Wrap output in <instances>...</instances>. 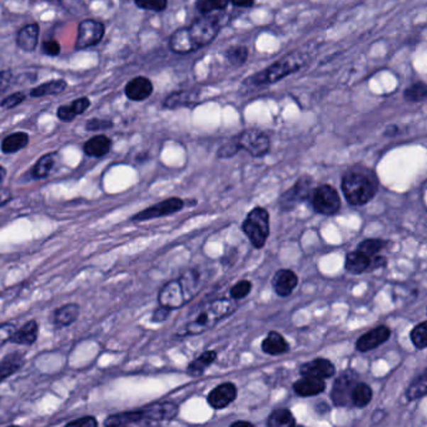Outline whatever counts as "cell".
<instances>
[{
  "mask_svg": "<svg viewBox=\"0 0 427 427\" xmlns=\"http://www.w3.org/2000/svg\"><path fill=\"white\" fill-rule=\"evenodd\" d=\"M201 273L196 268L187 270L177 279L167 282L158 294V302L168 310H178L197 294Z\"/></svg>",
  "mask_w": 427,
  "mask_h": 427,
  "instance_id": "1",
  "label": "cell"
},
{
  "mask_svg": "<svg viewBox=\"0 0 427 427\" xmlns=\"http://www.w3.org/2000/svg\"><path fill=\"white\" fill-rule=\"evenodd\" d=\"M238 309L233 299H214L207 304L192 321H189L186 326V332L189 336L201 335L203 332L214 328L218 322L235 314Z\"/></svg>",
  "mask_w": 427,
  "mask_h": 427,
  "instance_id": "2",
  "label": "cell"
},
{
  "mask_svg": "<svg viewBox=\"0 0 427 427\" xmlns=\"http://www.w3.org/2000/svg\"><path fill=\"white\" fill-rule=\"evenodd\" d=\"M341 189L351 206H363L372 201L377 192V183L362 172L351 171L342 177Z\"/></svg>",
  "mask_w": 427,
  "mask_h": 427,
  "instance_id": "3",
  "label": "cell"
},
{
  "mask_svg": "<svg viewBox=\"0 0 427 427\" xmlns=\"http://www.w3.org/2000/svg\"><path fill=\"white\" fill-rule=\"evenodd\" d=\"M306 63L307 62H306V57L304 54L294 52L289 55H284L283 58L278 59L277 62H274L266 70L252 75L250 79L246 80V83H251L253 86L272 84L278 80L283 79L284 77L301 70Z\"/></svg>",
  "mask_w": 427,
  "mask_h": 427,
  "instance_id": "4",
  "label": "cell"
},
{
  "mask_svg": "<svg viewBox=\"0 0 427 427\" xmlns=\"http://www.w3.org/2000/svg\"><path fill=\"white\" fill-rule=\"evenodd\" d=\"M242 231L248 237L252 246L261 250L270 237V214L266 209L257 206L250 211L242 223Z\"/></svg>",
  "mask_w": 427,
  "mask_h": 427,
  "instance_id": "5",
  "label": "cell"
},
{
  "mask_svg": "<svg viewBox=\"0 0 427 427\" xmlns=\"http://www.w3.org/2000/svg\"><path fill=\"white\" fill-rule=\"evenodd\" d=\"M233 139L238 150H246L247 153L256 158L267 155L271 148L270 137L258 129H246Z\"/></svg>",
  "mask_w": 427,
  "mask_h": 427,
  "instance_id": "6",
  "label": "cell"
},
{
  "mask_svg": "<svg viewBox=\"0 0 427 427\" xmlns=\"http://www.w3.org/2000/svg\"><path fill=\"white\" fill-rule=\"evenodd\" d=\"M310 199L312 207L318 214L333 216L341 209V198L331 184H321L314 188Z\"/></svg>",
  "mask_w": 427,
  "mask_h": 427,
  "instance_id": "7",
  "label": "cell"
},
{
  "mask_svg": "<svg viewBox=\"0 0 427 427\" xmlns=\"http://www.w3.org/2000/svg\"><path fill=\"white\" fill-rule=\"evenodd\" d=\"M314 192V179L310 176H302L296 182L294 187L283 193L278 199V206L283 212H289L297 207L299 203L306 202Z\"/></svg>",
  "mask_w": 427,
  "mask_h": 427,
  "instance_id": "8",
  "label": "cell"
},
{
  "mask_svg": "<svg viewBox=\"0 0 427 427\" xmlns=\"http://www.w3.org/2000/svg\"><path fill=\"white\" fill-rule=\"evenodd\" d=\"M358 382V374L353 369L345 370L335 379L331 400L336 407H351V391Z\"/></svg>",
  "mask_w": 427,
  "mask_h": 427,
  "instance_id": "9",
  "label": "cell"
},
{
  "mask_svg": "<svg viewBox=\"0 0 427 427\" xmlns=\"http://www.w3.org/2000/svg\"><path fill=\"white\" fill-rule=\"evenodd\" d=\"M188 32L194 44L197 45V48H202L207 44L212 43L214 38L217 37L219 32V23L217 18L204 14V16L198 18L197 21H194L188 27Z\"/></svg>",
  "mask_w": 427,
  "mask_h": 427,
  "instance_id": "10",
  "label": "cell"
},
{
  "mask_svg": "<svg viewBox=\"0 0 427 427\" xmlns=\"http://www.w3.org/2000/svg\"><path fill=\"white\" fill-rule=\"evenodd\" d=\"M183 209H184V201L182 198L171 197L162 201V202L155 203L148 209H143L138 214H134L131 221L145 222V221H150V219L162 218V217H167V216L177 214Z\"/></svg>",
  "mask_w": 427,
  "mask_h": 427,
  "instance_id": "11",
  "label": "cell"
},
{
  "mask_svg": "<svg viewBox=\"0 0 427 427\" xmlns=\"http://www.w3.org/2000/svg\"><path fill=\"white\" fill-rule=\"evenodd\" d=\"M106 33V27L101 22L96 19H86L80 22L77 33V40H75V49L91 48L96 44H99Z\"/></svg>",
  "mask_w": 427,
  "mask_h": 427,
  "instance_id": "12",
  "label": "cell"
},
{
  "mask_svg": "<svg viewBox=\"0 0 427 427\" xmlns=\"http://www.w3.org/2000/svg\"><path fill=\"white\" fill-rule=\"evenodd\" d=\"M142 410L143 422L172 421L176 418L179 407L174 402H157L153 405L147 406Z\"/></svg>",
  "mask_w": 427,
  "mask_h": 427,
  "instance_id": "13",
  "label": "cell"
},
{
  "mask_svg": "<svg viewBox=\"0 0 427 427\" xmlns=\"http://www.w3.org/2000/svg\"><path fill=\"white\" fill-rule=\"evenodd\" d=\"M237 395L238 390L233 382H223L209 392L207 402L214 410H225L226 407L235 402Z\"/></svg>",
  "mask_w": 427,
  "mask_h": 427,
  "instance_id": "14",
  "label": "cell"
},
{
  "mask_svg": "<svg viewBox=\"0 0 427 427\" xmlns=\"http://www.w3.org/2000/svg\"><path fill=\"white\" fill-rule=\"evenodd\" d=\"M390 336V327L384 326V325L375 327L358 338L355 348L357 350L358 353H369L375 348H379L381 345H384V342L389 341Z\"/></svg>",
  "mask_w": 427,
  "mask_h": 427,
  "instance_id": "15",
  "label": "cell"
},
{
  "mask_svg": "<svg viewBox=\"0 0 427 427\" xmlns=\"http://www.w3.org/2000/svg\"><path fill=\"white\" fill-rule=\"evenodd\" d=\"M299 374L315 379H328L336 374V367L327 358H316L310 362L304 363L299 369Z\"/></svg>",
  "mask_w": 427,
  "mask_h": 427,
  "instance_id": "16",
  "label": "cell"
},
{
  "mask_svg": "<svg viewBox=\"0 0 427 427\" xmlns=\"http://www.w3.org/2000/svg\"><path fill=\"white\" fill-rule=\"evenodd\" d=\"M299 284V276L291 270H278L273 274L272 287L279 297H289Z\"/></svg>",
  "mask_w": 427,
  "mask_h": 427,
  "instance_id": "17",
  "label": "cell"
},
{
  "mask_svg": "<svg viewBox=\"0 0 427 427\" xmlns=\"http://www.w3.org/2000/svg\"><path fill=\"white\" fill-rule=\"evenodd\" d=\"M124 93L131 101H145L153 93V84L150 79L145 77H135L127 83V86L124 88Z\"/></svg>",
  "mask_w": 427,
  "mask_h": 427,
  "instance_id": "18",
  "label": "cell"
},
{
  "mask_svg": "<svg viewBox=\"0 0 427 427\" xmlns=\"http://www.w3.org/2000/svg\"><path fill=\"white\" fill-rule=\"evenodd\" d=\"M326 390L325 379H315L309 376H302V379H297L294 384V391L301 397H311V396L321 395Z\"/></svg>",
  "mask_w": 427,
  "mask_h": 427,
  "instance_id": "19",
  "label": "cell"
},
{
  "mask_svg": "<svg viewBox=\"0 0 427 427\" xmlns=\"http://www.w3.org/2000/svg\"><path fill=\"white\" fill-rule=\"evenodd\" d=\"M170 48L177 54L193 53L198 49L189 35L188 28H181L172 34L170 38Z\"/></svg>",
  "mask_w": 427,
  "mask_h": 427,
  "instance_id": "20",
  "label": "cell"
},
{
  "mask_svg": "<svg viewBox=\"0 0 427 427\" xmlns=\"http://www.w3.org/2000/svg\"><path fill=\"white\" fill-rule=\"evenodd\" d=\"M262 351L270 356H281L289 353V343L279 332L270 331L262 341Z\"/></svg>",
  "mask_w": 427,
  "mask_h": 427,
  "instance_id": "21",
  "label": "cell"
},
{
  "mask_svg": "<svg viewBox=\"0 0 427 427\" xmlns=\"http://www.w3.org/2000/svg\"><path fill=\"white\" fill-rule=\"evenodd\" d=\"M39 24L30 23L23 27L16 35V44L24 52H34L39 42Z\"/></svg>",
  "mask_w": 427,
  "mask_h": 427,
  "instance_id": "22",
  "label": "cell"
},
{
  "mask_svg": "<svg viewBox=\"0 0 427 427\" xmlns=\"http://www.w3.org/2000/svg\"><path fill=\"white\" fill-rule=\"evenodd\" d=\"M39 336V325L35 320L26 322L21 328H18L11 337V342L14 345H23V346H32L37 342Z\"/></svg>",
  "mask_w": 427,
  "mask_h": 427,
  "instance_id": "23",
  "label": "cell"
},
{
  "mask_svg": "<svg viewBox=\"0 0 427 427\" xmlns=\"http://www.w3.org/2000/svg\"><path fill=\"white\" fill-rule=\"evenodd\" d=\"M111 148H112V140L104 134H96L91 139H88L83 145L84 153L94 158H101L107 155Z\"/></svg>",
  "mask_w": 427,
  "mask_h": 427,
  "instance_id": "24",
  "label": "cell"
},
{
  "mask_svg": "<svg viewBox=\"0 0 427 427\" xmlns=\"http://www.w3.org/2000/svg\"><path fill=\"white\" fill-rule=\"evenodd\" d=\"M80 315V306L78 304H67L54 311L52 321L57 327H67L74 323Z\"/></svg>",
  "mask_w": 427,
  "mask_h": 427,
  "instance_id": "25",
  "label": "cell"
},
{
  "mask_svg": "<svg viewBox=\"0 0 427 427\" xmlns=\"http://www.w3.org/2000/svg\"><path fill=\"white\" fill-rule=\"evenodd\" d=\"M370 262H371V257L356 250L346 255L345 270L351 274H362L369 272Z\"/></svg>",
  "mask_w": 427,
  "mask_h": 427,
  "instance_id": "26",
  "label": "cell"
},
{
  "mask_svg": "<svg viewBox=\"0 0 427 427\" xmlns=\"http://www.w3.org/2000/svg\"><path fill=\"white\" fill-rule=\"evenodd\" d=\"M24 365V355L22 353H8L6 357L0 361V382L9 379L16 375Z\"/></svg>",
  "mask_w": 427,
  "mask_h": 427,
  "instance_id": "27",
  "label": "cell"
},
{
  "mask_svg": "<svg viewBox=\"0 0 427 427\" xmlns=\"http://www.w3.org/2000/svg\"><path fill=\"white\" fill-rule=\"evenodd\" d=\"M198 93L193 91L173 92L163 101V107L167 109H177L181 107H189L197 103Z\"/></svg>",
  "mask_w": 427,
  "mask_h": 427,
  "instance_id": "28",
  "label": "cell"
},
{
  "mask_svg": "<svg viewBox=\"0 0 427 427\" xmlns=\"http://www.w3.org/2000/svg\"><path fill=\"white\" fill-rule=\"evenodd\" d=\"M28 145H29V134L26 132H16L6 135V138L1 140L0 150L4 155H11L24 150Z\"/></svg>",
  "mask_w": 427,
  "mask_h": 427,
  "instance_id": "29",
  "label": "cell"
},
{
  "mask_svg": "<svg viewBox=\"0 0 427 427\" xmlns=\"http://www.w3.org/2000/svg\"><path fill=\"white\" fill-rule=\"evenodd\" d=\"M217 360V353L214 350L204 351L202 355H199L197 358H194L192 362H189L187 367V374L191 377H198L204 374V371L209 369L211 365H214Z\"/></svg>",
  "mask_w": 427,
  "mask_h": 427,
  "instance_id": "30",
  "label": "cell"
},
{
  "mask_svg": "<svg viewBox=\"0 0 427 427\" xmlns=\"http://www.w3.org/2000/svg\"><path fill=\"white\" fill-rule=\"evenodd\" d=\"M372 397H374V391L371 389V386L358 381L357 384L353 386V391H351V407L363 409V407L370 405V402L372 401Z\"/></svg>",
  "mask_w": 427,
  "mask_h": 427,
  "instance_id": "31",
  "label": "cell"
},
{
  "mask_svg": "<svg viewBox=\"0 0 427 427\" xmlns=\"http://www.w3.org/2000/svg\"><path fill=\"white\" fill-rule=\"evenodd\" d=\"M67 82L65 79H54L45 82L40 86L33 88L30 91L32 98H42L47 96H57L67 89Z\"/></svg>",
  "mask_w": 427,
  "mask_h": 427,
  "instance_id": "32",
  "label": "cell"
},
{
  "mask_svg": "<svg viewBox=\"0 0 427 427\" xmlns=\"http://www.w3.org/2000/svg\"><path fill=\"white\" fill-rule=\"evenodd\" d=\"M296 425L297 421L289 409H276L267 418V426L270 427H294Z\"/></svg>",
  "mask_w": 427,
  "mask_h": 427,
  "instance_id": "33",
  "label": "cell"
},
{
  "mask_svg": "<svg viewBox=\"0 0 427 427\" xmlns=\"http://www.w3.org/2000/svg\"><path fill=\"white\" fill-rule=\"evenodd\" d=\"M54 165H55V155L54 153H47L42 155L39 160L35 162V165L32 168V177L34 179H43L50 174L53 171Z\"/></svg>",
  "mask_w": 427,
  "mask_h": 427,
  "instance_id": "34",
  "label": "cell"
},
{
  "mask_svg": "<svg viewBox=\"0 0 427 427\" xmlns=\"http://www.w3.org/2000/svg\"><path fill=\"white\" fill-rule=\"evenodd\" d=\"M426 371H422L416 379L412 381L406 390V399L409 401L420 400L427 394Z\"/></svg>",
  "mask_w": 427,
  "mask_h": 427,
  "instance_id": "35",
  "label": "cell"
},
{
  "mask_svg": "<svg viewBox=\"0 0 427 427\" xmlns=\"http://www.w3.org/2000/svg\"><path fill=\"white\" fill-rule=\"evenodd\" d=\"M427 96V87L423 82H416L412 86L406 88L404 92V98L405 101L410 103H418V101H425Z\"/></svg>",
  "mask_w": 427,
  "mask_h": 427,
  "instance_id": "36",
  "label": "cell"
},
{
  "mask_svg": "<svg viewBox=\"0 0 427 427\" xmlns=\"http://www.w3.org/2000/svg\"><path fill=\"white\" fill-rule=\"evenodd\" d=\"M387 247V240H379V238H369L365 240L357 246L358 251L363 252L365 255L369 257L379 255V252L382 251Z\"/></svg>",
  "mask_w": 427,
  "mask_h": 427,
  "instance_id": "37",
  "label": "cell"
},
{
  "mask_svg": "<svg viewBox=\"0 0 427 427\" xmlns=\"http://www.w3.org/2000/svg\"><path fill=\"white\" fill-rule=\"evenodd\" d=\"M226 57L228 59L231 65L240 67L246 63L247 58H248V49L243 45L231 47L230 49L226 50Z\"/></svg>",
  "mask_w": 427,
  "mask_h": 427,
  "instance_id": "38",
  "label": "cell"
},
{
  "mask_svg": "<svg viewBox=\"0 0 427 427\" xmlns=\"http://www.w3.org/2000/svg\"><path fill=\"white\" fill-rule=\"evenodd\" d=\"M411 342L417 350H425L427 348V323L423 321L412 328Z\"/></svg>",
  "mask_w": 427,
  "mask_h": 427,
  "instance_id": "39",
  "label": "cell"
},
{
  "mask_svg": "<svg viewBox=\"0 0 427 427\" xmlns=\"http://www.w3.org/2000/svg\"><path fill=\"white\" fill-rule=\"evenodd\" d=\"M230 0H197L196 6L202 14H209L214 11H223L228 6Z\"/></svg>",
  "mask_w": 427,
  "mask_h": 427,
  "instance_id": "40",
  "label": "cell"
},
{
  "mask_svg": "<svg viewBox=\"0 0 427 427\" xmlns=\"http://www.w3.org/2000/svg\"><path fill=\"white\" fill-rule=\"evenodd\" d=\"M251 281H248V279H242L240 282L235 283V286L231 289V299H235V301L243 299L245 297H247L248 294H251Z\"/></svg>",
  "mask_w": 427,
  "mask_h": 427,
  "instance_id": "41",
  "label": "cell"
},
{
  "mask_svg": "<svg viewBox=\"0 0 427 427\" xmlns=\"http://www.w3.org/2000/svg\"><path fill=\"white\" fill-rule=\"evenodd\" d=\"M135 6L150 11H163L167 8L168 0H134Z\"/></svg>",
  "mask_w": 427,
  "mask_h": 427,
  "instance_id": "42",
  "label": "cell"
},
{
  "mask_svg": "<svg viewBox=\"0 0 427 427\" xmlns=\"http://www.w3.org/2000/svg\"><path fill=\"white\" fill-rule=\"evenodd\" d=\"M112 121L109 119H101V118H93L89 119L86 124V129L88 132H99V131H108L113 128Z\"/></svg>",
  "mask_w": 427,
  "mask_h": 427,
  "instance_id": "43",
  "label": "cell"
},
{
  "mask_svg": "<svg viewBox=\"0 0 427 427\" xmlns=\"http://www.w3.org/2000/svg\"><path fill=\"white\" fill-rule=\"evenodd\" d=\"M24 101H26V94L23 92H16L3 99L0 103V107L3 109H13V108L18 107L19 104H22Z\"/></svg>",
  "mask_w": 427,
  "mask_h": 427,
  "instance_id": "44",
  "label": "cell"
},
{
  "mask_svg": "<svg viewBox=\"0 0 427 427\" xmlns=\"http://www.w3.org/2000/svg\"><path fill=\"white\" fill-rule=\"evenodd\" d=\"M16 326L11 323H1L0 325V348L11 342V337L16 332Z\"/></svg>",
  "mask_w": 427,
  "mask_h": 427,
  "instance_id": "45",
  "label": "cell"
},
{
  "mask_svg": "<svg viewBox=\"0 0 427 427\" xmlns=\"http://www.w3.org/2000/svg\"><path fill=\"white\" fill-rule=\"evenodd\" d=\"M70 107L73 108V111H74L77 116H80V114L86 112L88 108L91 107V101L87 96H80L78 99L72 101Z\"/></svg>",
  "mask_w": 427,
  "mask_h": 427,
  "instance_id": "46",
  "label": "cell"
},
{
  "mask_svg": "<svg viewBox=\"0 0 427 427\" xmlns=\"http://www.w3.org/2000/svg\"><path fill=\"white\" fill-rule=\"evenodd\" d=\"M68 427H96L98 426V421L96 420V417L93 416H84L70 421L67 423Z\"/></svg>",
  "mask_w": 427,
  "mask_h": 427,
  "instance_id": "47",
  "label": "cell"
},
{
  "mask_svg": "<svg viewBox=\"0 0 427 427\" xmlns=\"http://www.w3.org/2000/svg\"><path fill=\"white\" fill-rule=\"evenodd\" d=\"M57 116L62 122H72L78 117L73 111V108L70 107V106H60L57 111Z\"/></svg>",
  "mask_w": 427,
  "mask_h": 427,
  "instance_id": "48",
  "label": "cell"
},
{
  "mask_svg": "<svg viewBox=\"0 0 427 427\" xmlns=\"http://www.w3.org/2000/svg\"><path fill=\"white\" fill-rule=\"evenodd\" d=\"M43 53L49 57H57L60 54V44L54 39L45 40L43 43Z\"/></svg>",
  "mask_w": 427,
  "mask_h": 427,
  "instance_id": "49",
  "label": "cell"
},
{
  "mask_svg": "<svg viewBox=\"0 0 427 427\" xmlns=\"http://www.w3.org/2000/svg\"><path fill=\"white\" fill-rule=\"evenodd\" d=\"M171 310H168L166 307H162L160 306L158 309H155L153 315H152V322L155 323H162L165 321L168 320V317L171 315Z\"/></svg>",
  "mask_w": 427,
  "mask_h": 427,
  "instance_id": "50",
  "label": "cell"
},
{
  "mask_svg": "<svg viewBox=\"0 0 427 427\" xmlns=\"http://www.w3.org/2000/svg\"><path fill=\"white\" fill-rule=\"evenodd\" d=\"M11 79H13V74H11V70H1L0 72V93H3L9 88L11 84Z\"/></svg>",
  "mask_w": 427,
  "mask_h": 427,
  "instance_id": "51",
  "label": "cell"
},
{
  "mask_svg": "<svg viewBox=\"0 0 427 427\" xmlns=\"http://www.w3.org/2000/svg\"><path fill=\"white\" fill-rule=\"evenodd\" d=\"M387 265V260L384 256H379V255H375L371 257V262H370V271H375V270H379V268H384Z\"/></svg>",
  "mask_w": 427,
  "mask_h": 427,
  "instance_id": "52",
  "label": "cell"
},
{
  "mask_svg": "<svg viewBox=\"0 0 427 427\" xmlns=\"http://www.w3.org/2000/svg\"><path fill=\"white\" fill-rule=\"evenodd\" d=\"M11 198H13V194L8 188L0 187V207L9 202Z\"/></svg>",
  "mask_w": 427,
  "mask_h": 427,
  "instance_id": "53",
  "label": "cell"
},
{
  "mask_svg": "<svg viewBox=\"0 0 427 427\" xmlns=\"http://www.w3.org/2000/svg\"><path fill=\"white\" fill-rule=\"evenodd\" d=\"M330 406L327 405L326 402H321L318 405H316V411L321 414V415H325L327 412H330Z\"/></svg>",
  "mask_w": 427,
  "mask_h": 427,
  "instance_id": "54",
  "label": "cell"
},
{
  "mask_svg": "<svg viewBox=\"0 0 427 427\" xmlns=\"http://www.w3.org/2000/svg\"><path fill=\"white\" fill-rule=\"evenodd\" d=\"M235 6H242V8H247V6H253L255 0H231Z\"/></svg>",
  "mask_w": 427,
  "mask_h": 427,
  "instance_id": "55",
  "label": "cell"
},
{
  "mask_svg": "<svg viewBox=\"0 0 427 427\" xmlns=\"http://www.w3.org/2000/svg\"><path fill=\"white\" fill-rule=\"evenodd\" d=\"M397 131H399V128H397L396 126H391V127H389V128L384 131V135H387V137H394V135L397 134Z\"/></svg>",
  "mask_w": 427,
  "mask_h": 427,
  "instance_id": "56",
  "label": "cell"
},
{
  "mask_svg": "<svg viewBox=\"0 0 427 427\" xmlns=\"http://www.w3.org/2000/svg\"><path fill=\"white\" fill-rule=\"evenodd\" d=\"M253 427L255 426V425H253V423H252V422H248V421H235L233 422V423H232V425H231V427Z\"/></svg>",
  "mask_w": 427,
  "mask_h": 427,
  "instance_id": "57",
  "label": "cell"
},
{
  "mask_svg": "<svg viewBox=\"0 0 427 427\" xmlns=\"http://www.w3.org/2000/svg\"><path fill=\"white\" fill-rule=\"evenodd\" d=\"M6 167L0 166V186L3 184V182L6 179Z\"/></svg>",
  "mask_w": 427,
  "mask_h": 427,
  "instance_id": "58",
  "label": "cell"
}]
</instances>
